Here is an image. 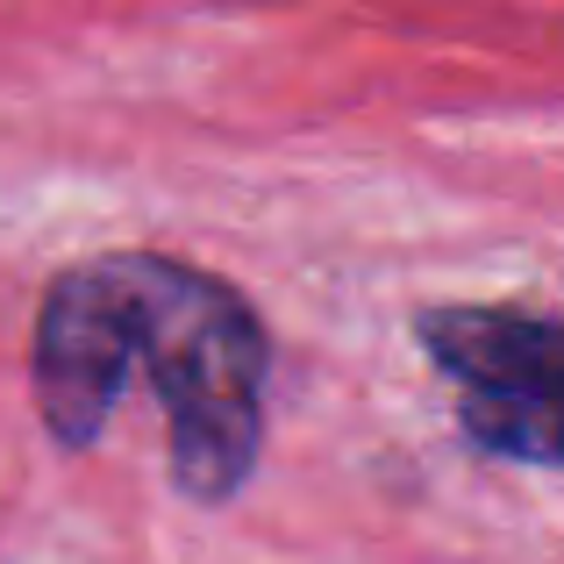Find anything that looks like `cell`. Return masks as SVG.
I'll list each match as a JSON object with an SVG mask.
<instances>
[{"mask_svg":"<svg viewBox=\"0 0 564 564\" xmlns=\"http://www.w3.org/2000/svg\"><path fill=\"white\" fill-rule=\"evenodd\" d=\"M422 350L457 386V429L486 457L564 465V322L522 307H429Z\"/></svg>","mask_w":564,"mask_h":564,"instance_id":"cell-2","label":"cell"},{"mask_svg":"<svg viewBox=\"0 0 564 564\" xmlns=\"http://www.w3.org/2000/svg\"><path fill=\"white\" fill-rule=\"evenodd\" d=\"M36 408L65 451L108 429L122 379L151 372L172 429V479L215 508L258 465L264 329L250 301L172 258L72 264L36 307Z\"/></svg>","mask_w":564,"mask_h":564,"instance_id":"cell-1","label":"cell"}]
</instances>
